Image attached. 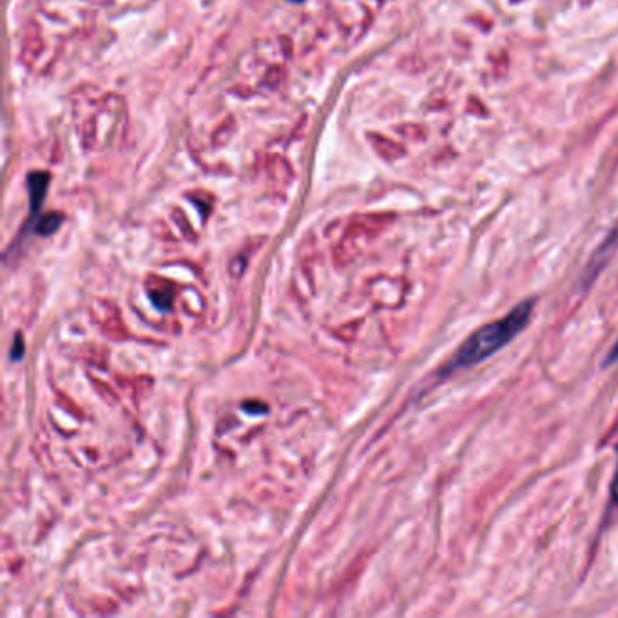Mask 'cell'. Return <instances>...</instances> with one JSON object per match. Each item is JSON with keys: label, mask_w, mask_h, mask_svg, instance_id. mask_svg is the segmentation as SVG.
Masks as SVG:
<instances>
[{"label": "cell", "mask_w": 618, "mask_h": 618, "mask_svg": "<svg viewBox=\"0 0 618 618\" xmlns=\"http://www.w3.org/2000/svg\"><path fill=\"white\" fill-rule=\"evenodd\" d=\"M614 361H618V341H617V345L613 347V350L610 352V356H607V359H605V364H611V363H614Z\"/></svg>", "instance_id": "7"}, {"label": "cell", "mask_w": 618, "mask_h": 618, "mask_svg": "<svg viewBox=\"0 0 618 618\" xmlns=\"http://www.w3.org/2000/svg\"><path fill=\"white\" fill-rule=\"evenodd\" d=\"M611 499H613V502L618 506V466H617V471H614L613 483H611Z\"/></svg>", "instance_id": "5"}, {"label": "cell", "mask_w": 618, "mask_h": 618, "mask_svg": "<svg viewBox=\"0 0 618 618\" xmlns=\"http://www.w3.org/2000/svg\"><path fill=\"white\" fill-rule=\"evenodd\" d=\"M296 2H299V0H296Z\"/></svg>", "instance_id": "8"}, {"label": "cell", "mask_w": 618, "mask_h": 618, "mask_svg": "<svg viewBox=\"0 0 618 618\" xmlns=\"http://www.w3.org/2000/svg\"><path fill=\"white\" fill-rule=\"evenodd\" d=\"M24 354V343H22V335L17 334V343L13 341V350H11V359H20Z\"/></svg>", "instance_id": "4"}, {"label": "cell", "mask_w": 618, "mask_h": 618, "mask_svg": "<svg viewBox=\"0 0 618 618\" xmlns=\"http://www.w3.org/2000/svg\"><path fill=\"white\" fill-rule=\"evenodd\" d=\"M247 412H250V414H261V412H267V407H263V404H254V402H247L245 407Z\"/></svg>", "instance_id": "6"}, {"label": "cell", "mask_w": 618, "mask_h": 618, "mask_svg": "<svg viewBox=\"0 0 618 618\" xmlns=\"http://www.w3.org/2000/svg\"><path fill=\"white\" fill-rule=\"evenodd\" d=\"M30 194H31V205H33V211H37L40 205V202L44 199L46 196V187H47V174L42 173H37V174H31L30 180Z\"/></svg>", "instance_id": "2"}, {"label": "cell", "mask_w": 618, "mask_h": 618, "mask_svg": "<svg viewBox=\"0 0 618 618\" xmlns=\"http://www.w3.org/2000/svg\"><path fill=\"white\" fill-rule=\"evenodd\" d=\"M60 221H62V216L56 214V212L46 214V216L39 221V225H37V233L44 234V236H49V234H53L56 229H58Z\"/></svg>", "instance_id": "3"}, {"label": "cell", "mask_w": 618, "mask_h": 618, "mask_svg": "<svg viewBox=\"0 0 618 618\" xmlns=\"http://www.w3.org/2000/svg\"><path fill=\"white\" fill-rule=\"evenodd\" d=\"M531 312H533V301H522L521 305H517L506 318L478 328L459 348V352L450 363L448 370L474 366V364L490 357L491 354H495L502 347H506L515 335H519L524 330V326L528 325L529 318H531Z\"/></svg>", "instance_id": "1"}]
</instances>
